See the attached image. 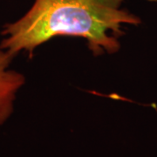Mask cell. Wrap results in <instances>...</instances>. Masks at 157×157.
<instances>
[{
    "instance_id": "obj_2",
    "label": "cell",
    "mask_w": 157,
    "mask_h": 157,
    "mask_svg": "<svg viewBox=\"0 0 157 157\" xmlns=\"http://www.w3.org/2000/svg\"><path fill=\"white\" fill-rule=\"evenodd\" d=\"M15 57L0 48V126L4 125L14 111V101L25 78L21 73L10 69Z\"/></svg>"
},
{
    "instance_id": "obj_1",
    "label": "cell",
    "mask_w": 157,
    "mask_h": 157,
    "mask_svg": "<svg viewBox=\"0 0 157 157\" xmlns=\"http://www.w3.org/2000/svg\"><path fill=\"white\" fill-rule=\"evenodd\" d=\"M124 0H34L22 17L2 29L0 48L16 57L57 37L86 39L94 56L113 54L121 49L124 25L141 20L121 6Z\"/></svg>"
}]
</instances>
